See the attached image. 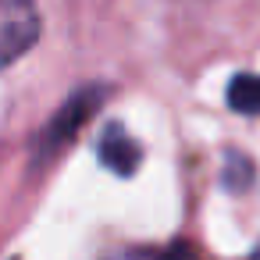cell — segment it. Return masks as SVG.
I'll return each instance as SVG.
<instances>
[{
    "instance_id": "3957f363",
    "label": "cell",
    "mask_w": 260,
    "mask_h": 260,
    "mask_svg": "<svg viewBox=\"0 0 260 260\" xmlns=\"http://www.w3.org/2000/svg\"><path fill=\"white\" fill-rule=\"evenodd\" d=\"M228 100L235 111L242 114H260V75H242L232 82L228 89Z\"/></svg>"
},
{
    "instance_id": "6da1fadb",
    "label": "cell",
    "mask_w": 260,
    "mask_h": 260,
    "mask_svg": "<svg viewBox=\"0 0 260 260\" xmlns=\"http://www.w3.org/2000/svg\"><path fill=\"white\" fill-rule=\"evenodd\" d=\"M40 32V15L32 0H0V68L18 61Z\"/></svg>"
},
{
    "instance_id": "277c9868",
    "label": "cell",
    "mask_w": 260,
    "mask_h": 260,
    "mask_svg": "<svg viewBox=\"0 0 260 260\" xmlns=\"http://www.w3.org/2000/svg\"><path fill=\"white\" fill-rule=\"evenodd\" d=\"M249 260H260V246H256V249H253V256H249Z\"/></svg>"
},
{
    "instance_id": "7a4b0ae2",
    "label": "cell",
    "mask_w": 260,
    "mask_h": 260,
    "mask_svg": "<svg viewBox=\"0 0 260 260\" xmlns=\"http://www.w3.org/2000/svg\"><path fill=\"white\" fill-rule=\"evenodd\" d=\"M100 157H104V164H111L114 171L128 175V171L136 168V160H139V146H136L121 128H111V132L104 136V150H100Z\"/></svg>"
}]
</instances>
